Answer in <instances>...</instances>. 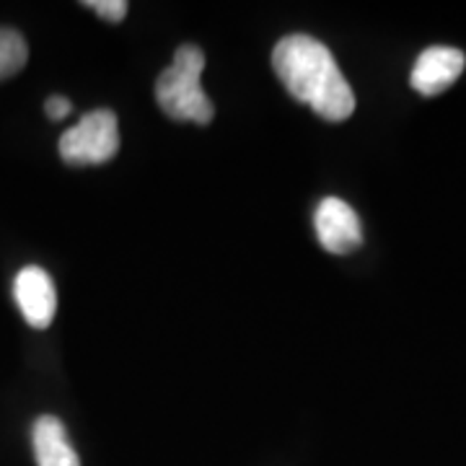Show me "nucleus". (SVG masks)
<instances>
[{
	"mask_svg": "<svg viewBox=\"0 0 466 466\" xmlns=\"http://www.w3.org/2000/svg\"><path fill=\"white\" fill-rule=\"evenodd\" d=\"M14 296L18 309L34 329H47L57 314V290L50 272L42 267H24L14 280Z\"/></svg>",
	"mask_w": 466,
	"mask_h": 466,
	"instance_id": "39448f33",
	"label": "nucleus"
},
{
	"mask_svg": "<svg viewBox=\"0 0 466 466\" xmlns=\"http://www.w3.org/2000/svg\"><path fill=\"white\" fill-rule=\"evenodd\" d=\"M205 70V55L195 45H182L174 52L171 66L156 81V101L164 109V115L177 122H213L216 106L208 99L200 84Z\"/></svg>",
	"mask_w": 466,
	"mask_h": 466,
	"instance_id": "f03ea898",
	"label": "nucleus"
},
{
	"mask_svg": "<svg viewBox=\"0 0 466 466\" xmlns=\"http://www.w3.org/2000/svg\"><path fill=\"white\" fill-rule=\"evenodd\" d=\"M45 112H47L52 122H60V119H66L73 112V104L66 96H50V99L45 101Z\"/></svg>",
	"mask_w": 466,
	"mask_h": 466,
	"instance_id": "9d476101",
	"label": "nucleus"
},
{
	"mask_svg": "<svg viewBox=\"0 0 466 466\" xmlns=\"http://www.w3.org/2000/svg\"><path fill=\"white\" fill-rule=\"evenodd\" d=\"M84 5L91 8L99 18L109 21V24H119L122 18L127 16V11H130V5L125 0H86Z\"/></svg>",
	"mask_w": 466,
	"mask_h": 466,
	"instance_id": "1a4fd4ad",
	"label": "nucleus"
},
{
	"mask_svg": "<svg viewBox=\"0 0 466 466\" xmlns=\"http://www.w3.org/2000/svg\"><path fill=\"white\" fill-rule=\"evenodd\" d=\"M26 60H29L26 39L16 29L0 26V81H8L16 73H21Z\"/></svg>",
	"mask_w": 466,
	"mask_h": 466,
	"instance_id": "6e6552de",
	"label": "nucleus"
},
{
	"mask_svg": "<svg viewBox=\"0 0 466 466\" xmlns=\"http://www.w3.org/2000/svg\"><path fill=\"white\" fill-rule=\"evenodd\" d=\"M272 67L288 94L327 122H345L355 112V94L327 45L309 34H288L272 52Z\"/></svg>",
	"mask_w": 466,
	"mask_h": 466,
	"instance_id": "f257e3e1",
	"label": "nucleus"
},
{
	"mask_svg": "<svg viewBox=\"0 0 466 466\" xmlns=\"http://www.w3.org/2000/svg\"><path fill=\"white\" fill-rule=\"evenodd\" d=\"M466 57L456 47H428L420 52L410 84L422 96H438L459 81L464 73Z\"/></svg>",
	"mask_w": 466,
	"mask_h": 466,
	"instance_id": "423d86ee",
	"label": "nucleus"
},
{
	"mask_svg": "<svg viewBox=\"0 0 466 466\" xmlns=\"http://www.w3.org/2000/svg\"><path fill=\"white\" fill-rule=\"evenodd\" d=\"M119 150L116 115L94 109L84 115L60 137V156L67 167H99L112 161Z\"/></svg>",
	"mask_w": 466,
	"mask_h": 466,
	"instance_id": "7ed1b4c3",
	"label": "nucleus"
},
{
	"mask_svg": "<svg viewBox=\"0 0 466 466\" xmlns=\"http://www.w3.org/2000/svg\"><path fill=\"white\" fill-rule=\"evenodd\" d=\"M319 244L329 254H352L363 244L360 218L339 198H324L314 216Z\"/></svg>",
	"mask_w": 466,
	"mask_h": 466,
	"instance_id": "20e7f679",
	"label": "nucleus"
},
{
	"mask_svg": "<svg viewBox=\"0 0 466 466\" xmlns=\"http://www.w3.org/2000/svg\"><path fill=\"white\" fill-rule=\"evenodd\" d=\"M34 459L36 466H81V459L67 441L63 420L55 415L36 417L32 428Z\"/></svg>",
	"mask_w": 466,
	"mask_h": 466,
	"instance_id": "0eeeda50",
	"label": "nucleus"
}]
</instances>
